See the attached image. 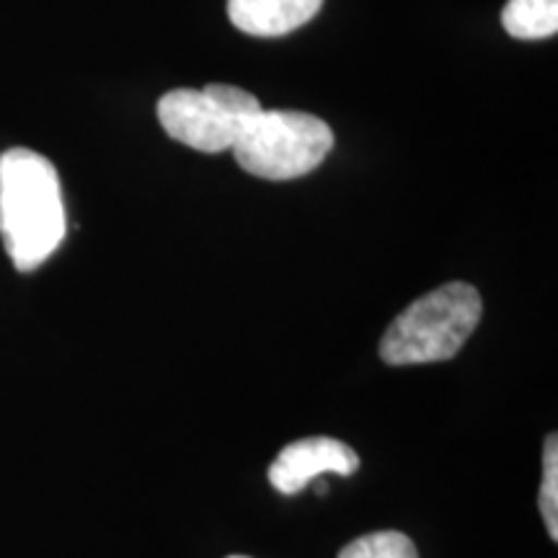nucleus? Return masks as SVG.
Segmentation results:
<instances>
[{
	"label": "nucleus",
	"mask_w": 558,
	"mask_h": 558,
	"mask_svg": "<svg viewBox=\"0 0 558 558\" xmlns=\"http://www.w3.org/2000/svg\"><path fill=\"white\" fill-rule=\"evenodd\" d=\"M68 233L65 202L54 166L39 153L13 148L0 156V239L13 267L32 271L60 248Z\"/></svg>",
	"instance_id": "f257e3e1"
},
{
	"label": "nucleus",
	"mask_w": 558,
	"mask_h": 558,
	"mask_svg": "<svg viewBox=\"0 0 558 558\" xmlns=\"http://www.w3.org/2000/svg\"><path fill=\"white\" fill-rule=\"evenodd\" d=\"M484 303L478 290L450 282L414 300L380 339V357L393 367L452 360L476 331Z\"/></svg>",
	"instance_id": "f03ea898"
},
{
	"label": "nucleus",
	"mask_w": 558,
	"mask_h": 558,
	"mask_svg": "<svg viewBox=\"0 0 558 558\" xmlns=\"http://www.w3.org/2000/svg\"><path fill=\"white\" fill-rule=\"evenodd\" d=\"M331 148L333 132L318 117L262 109L241 132L233 156L251 177L290 181L316 171Z\"/></svg>",
	"instance_id": "7ed1b4c3"
},
{
	"label": "nucleus",
	"mask_w": 558,
	"mask_h": 558,
	"mask_svg": "<svg viewBox=\"0 0 558 558\" xmlns=\"http://www.w3.org/2000/svg\"><path fill=\"white\" fill-rule=\"evenodd\" d=\"M264 107L254 94L226 83L177 88L160 96L158 120L169 137L202 153L233 150L246 124Z\"/></svg>",
	"instance_id": "20e7f679"
},
{
	"label": "nucleus",
	"mask_w": 558,
	"mask_h": 558,
	"mask_svg": "<svg viewBox=\"0 0 558 558\" xmlns=\"http://www.w3.org/2000/svg\"><path fill=\"white\" fill-rule=\"evenodd\" d=\"M357 469L360 456L347 442L333 437H308L279 450L269 465V484L284 497H292L324 473L352 476Z\"/></svg>",
	"instance_id": "39448f33"
},
{
	"label": "nucleus",
	"mask_w": 558,
	"mask_h": 558,
	"mask_svg": "<svg viewBox=\"0 0 558 558\" xmlns=\"http://www.w3.org/2000/svg\"><path fill=\"white\" fill-rule=\"evenodd\" d=\"M324 0H228L235 29L251 37H284L316 16Z\"/></svg>",
	"instance_id": "423d86ee"
},
{
	"label": "nucleus",
	"mask_w": 558,
	"mask_h": 558,
	"mask_svg": "<svg viewBox=\"0 0 558 558\" xmlns=\"http://www.w3.org/2000/svg\"><path fill=\"white\" fill-rule=\"evenodd\" d=\"M501 26L514 39H548L558 32V0H509Z\"/></svg>",
	"instance_id": "0eeeda50"
},
{
	"label": "nucleus",
	"mask_w": 558,
	"mask_h": 558,
	"mask_svg": "<svg viewBox=\"0 0 558 558\" xmlns=\"http://www.w3.org/2000/svg\"><path fill=\"white\" fill-rule=\"evenodd\" d=\"M337 558H418V550L409 535L396 530L362 535L339 550Z\"/></svg>",
	"instance_id": "6e6552de"
},
{
	"label": "nucleus",
	"mask_w": 558,
	"mask_h": 558,
	"mask_svg": "<svg viewBox=\"0 0 558 558\" xmlns=\"http://www.w3.org/2000/svg\"><path fill=\"white\" fill-rule=\"evenodd\" d=\"M538 507L546 522L550 541H558V439L556 435L546 437V448H543V481H541V497Z\"/></svg>",
	"instance_id": "1a4fd4ad"
},
{
	"label": "nucleus",
	"mask_w": 558,
	"mask_h": 558,
	"mask_svg": "<svg viewBox=\"0 0 558 558\" xmlns=\"http://www.w3.org/2000/svg\"><path fill=\"white\" fill-rule=\"evenodd\" d=\"M228 558H248V556H228Z\"/></svg>",
	"instance_id": "9d476101"
}]
</instances>
